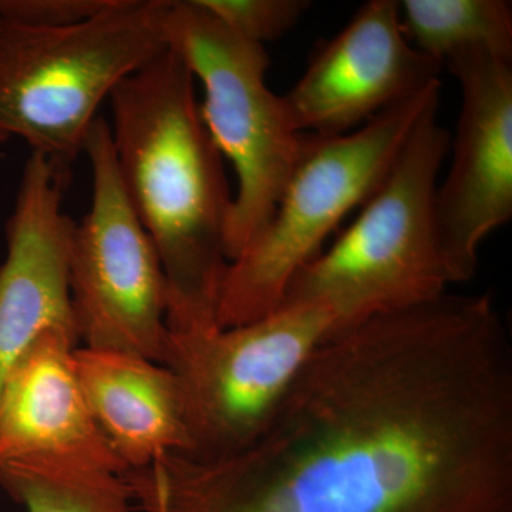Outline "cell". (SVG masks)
Segmentation results:
<instances>
[{
	"label": "cell",
	"mask_w": 512,
	"mask_h": 512,
	"mask_svg": "<svg viewBox=\"0 0 512 512\" xmlns=\"http://www.w3.org/2000/svg\"><path fill=\"white\" fill-rule=\"evenodd\" d=\"M404 36L421 53L446 63L468 50L512 57V5L507 0H404Z\"/></svg>",
	"instance_id": "5bb4252c"
},
{
	"label": "cell",
	"mask_w": 512,
	"mask_h": 512,
	"mask_svg": "<svg viewBox=\"0 0 512 512\" xmlns=\"http://www.w3.org/2000/svg\"><path fill=\"white\" fill-rule=\"evenodd\" d=\"M120 0H0V16L40 28L79 25L116 8Z\"/></svg>",
	"instance_id": "e0dca14e"
},
{
	"label": "cell",
	"mask_w": 512,
	"mask_h": 512,
	"mask_svg": "<svg viewBox=\"0 0 512 512\" xmlns=\"http://www.w3.org/2000/svg\"><path fill=\"white\" fill-rule=\"evenodd\" d=\"M338 329V315L322 305L282 306L232 328H167L161 365L180 384L188 457L215 460L251 446L313 350Z\"/></svg>",
	"instance_id": "52a82bcc"
},
{
	"label": "cell",
	"mask_w": 512,
	"mask_h": 512,
	"mask_svg": "<svg viewBox=\"0 0 512 512\" xmlns=\"http://www.w3.org/2000/svg\"><path fill=\"white\" fill-rule=\"evenodd\" d=\"M73 367L97 427L127 471L192 450L180 384L167 366L117 350L76 348Z\"/></svg>",
	"instance_id": "4fadbf2b"
},
{
	"label": "cell",
	"mask_w": 512,
	"mask_h": 512,
	"mask_svg": "<svg viewBox=\"0 0 512 512\" xmlns=\"http://www.w3.org/2000/svg\"><path fill=\"white\" fill-rule=\"evenodd\" d=\"M512 57L476 49L446 64L461 90L451 168L434 198L450 284L474 278L484 239L512 217Z\"/></svg>",
	"instance_id": "9c48e42d"
},
{
	"label": "cell",
	"mask_w": 512,
	"mask_h": 512,
	"mask_svg": "<svg viewBox=\"0 0 512 512\" xmlns=\"http://www.w3.org/2000/svg\"><path fill=\"white\" fill-rule=\"evenodd\" d=\"M66 181L30 154L6 221L0 265V384L16 357L43 333L79 340L70 298L74 222L63 211Z\"/></svg>",
	"instance_id": "8fae6325"
},
{
	"label": "cell",
	"mask_w": 512,
	"mask_h": 512,
	"mask_svg": "<svg viewBox=\"0 0 512 512\" xmlns=\"http://www.w3.org/2000/svg\"><path fill=\"white\" fill-rule=\"evenodd\" d=\"M441 82L338 136L303 133L301 154L274 217L229 262L217 323L245 325L279 309L289 282L322 252L336 227L376 191L421 116L440 103Z\"/></svg>",
	"instance_id": "5b68a950"
},
{
	"label": "cell",
	"mask_w": 512,
	"mask_h": 512,
	"mask_svg": "<svg viewBox=\"0 0 512 512\" xmlns=\"http://www.w3.org/2000/svg\"><path fill=\"white\" fill-rule=\"evenodd\" d=\"M164 32L201 83L202 121L237 175L225 237L232 262L274 217L303 133L292 126L284 97L266 83L265 46L237 35L198 0H168Z\"/></svg>",
	"instance_id": "8992f818"
},
{
	"label": "cell",
	"mask_w": 512,
	"mask_h": 512,
	"mask_svg": "<svg viewBox=\"0 0 512 512\" xmlns=\"http://www.w3.org/2000/svg\"><path fill=\"white\" fill-rule=\"evenodd\" d=\"M441 66L404 36L399 2L370 0L282 97L296 131L338 136L439 82Z\"/></svg>",
	"instance_id": "30bf717a"
},
{
	"label": "cell",
	"mask_w": 512,
	"mask_h": 512,
	"mask_svg": "<svg viewBox=\"0 0 512 512\" xmlns=\"http://www.w3.org/2000/svg\"><path fill=\"white\" fill-rule=\"evenodd\" d=\"M439 106L421 116L355 222L293 276L279 308L328 306L342 329L447 292L434 198L451 137L437 120Z\"/></svg>",
	"instance_id": "277c9868"
},
{
	"label": "cell",
	"mask_w": 512,
	"mask_h": 512,
	"mask_svg": "<svg viewBox=\"0 0 512 512\" xmlns=\"http://www.w3.org/2000/svg\"><path fill=\"white\" fill-rule=\"evenodd\" d=\"M109 99L121 184L163 266L167 328L218 325L234 195L194 76L167 46Z\"/></svg>",
	"instance_id": "7a4b0ae2"
},
{
	"label": "cell",
	"mask_w": 512,
	"mask_h": 512,
	"mask_svg": "<svg viewBox=\"0 0 512 512\" xmlns=\"http://www.w3.org/2000/svg\"><path fill=\"white\" fill-rule=\"evenodd\" d=\"M0 485L28 512H131L123 476L99 468L46 460L0 466Z\"/></svg>",
	"instance_id": "9a60e30c"
},
{
	"label": "cell",
	"mask_w": 512,
	"mask_h": 512,
	"mask_svg": "<svg viewBox=\"0 0 512 512\" xmlns=\"http://www.w3.org/2000/svg\"><path fill=\"white\" fill-rule=\"evenodd\" d=\"M76 348L79 340L52 330L9 367L0 384V466L46 460L127 473L84 399L73 367Z\"/></svg>",
	"instance_id": "7c38bea8"
},
{
	"label": "cell",
	"mask_w": 512,
	"mask_h": 512,
	"mask_svg": "<svg viewBox=\"0 0 512 512\" xmlns=\"http://www.w3.org/2000/svg\"><path fill=\"white\" fill-rule=\"evenodd\" d=\"M237 35L264 46L285 36L311 3L305 0H198Z\"/></svg>",
	"instance_id": "2e32d148"
},
{
	"label": "cell",
	"mask_w": 512,
	"mask_h": 512,
	"mask_svg": "<svg viewBox=\"0 0 512 512\" xmlns=\"http://www.w3.org/2000/svg\"><path fill=\"white\" fill-rule=\"evenodd\" d=\"M143 512H512V342L491 293H444L333 332L264 433L164 454Z\"/></svg>",
	"instance_id": "6da1fadb"
},
{
	"label": "cell",
	"mask_w": 512,
	"mask_h": 512,
	"mask_svg": "<svg viewBox=\"0 0 512 512\" xmlns=\"http://www.w3.org/2000/svg\"><path fill=\"white\" fill-rule=\"evenodd\" d=\"M93 177L90 210L70 248V298L83 348L117 350L161 363L167 284L146 229L121 184L110 123L97 117L84 143Z\"/></svg>",
	"instance_id": "ba28073f"
},
{
	"label": "cell",
	"mask_w": 512,
	"mask_h": 512,
	"mask_svg": "<svg viewBox=\"0 0 512 512\" xmlns=\"http://www.w3.org/2000/svg\"><path fill=\"white\" fill-rule=\"evenodd\" d=\"M168 0H120L79 25L0 16V144L25 141L66 183L101 103L167 47Z\"/></svg>",
	"instance_id": "3957f363"
}]
</instances>
